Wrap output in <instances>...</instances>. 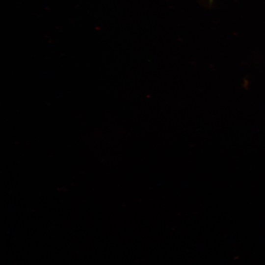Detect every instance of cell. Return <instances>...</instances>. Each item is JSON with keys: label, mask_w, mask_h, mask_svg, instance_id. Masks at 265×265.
I'll return each instance as SVG.
<instances>
[{"label": "cell", "mask_w": 265, "mask_h": 265, "mask_svg": "<svg viewBox=\"0 0 265 265\" xmlns=\"http://www.w3.org/2000/svg\"><path fill=\"white\" fill-rule=\"evenodd\" d=\"M211 1H212V0H210Z\"/></svg>", "instance_id": "1"}]
</instances>
